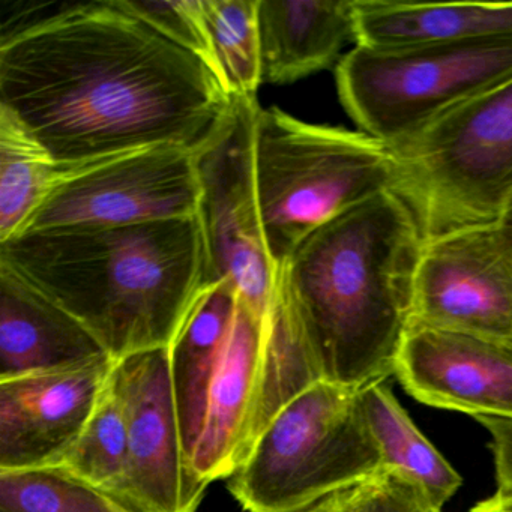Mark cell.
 Returning a JSON list of instances; mask_svg holds the SVG:
<instances>
[{
    "label": "cell",
    "mask_w": 512,
    "mask_h": 512,
    "mask_svg": "<svg viewBox=\"0 0 512 512\" xmlns=\"http://www.w3.org/2000/svg\"><path fill=\"white\" fill-rule=\"evenodd\" d=\"M232 104L206 62L116 0L65 5L0 40V110L64 166L155 146L197 152Z\"/></svg>",
    "instance_id": "cell-1"
},
{
    "label": "cell",
    "mask_w": 512,
    "mask_h": 512,
    "mask_svg": "<svg viewBox=\"0 0 512 512\" xmlns=\"http://www.w3.org/2000/svg\"><path fill=\"white\" fill-rule=\"evenodd\" d=\"M422 247L412 212L388 190L314 230L277 269L320 380L358 391L395 374Z\"/></svg>",
    "instance_id": "cell-2"
},
{
    "label": "cell",
    "mask_w": 512,
    "mask_h": 512,
    "mask_svg": "<svg viewBox=\"0 0 512 512\" xmlns=\"http://www.w3.org/2000/svg\"><path fill=\"white\" fill-rule=\"evenodd\" d=\"M0 263L76 317L116 362L169 347L205 289L196 215L29 230L0 244Z\"/></svg>",
    "instance_id": "cell-3"
},
{
    "label": "cell",
    "mask_w": 512,
    "mask_h": 512,
    "mask_svg": "<svg viewBox=\"0 0 512 512\" xmlns=\"http://www.w3.org/2000/svg\"><path fill=\"white\" fill-rule=\"evenodd\" d=\"M257 199L275 269L308 235L395 182L386 143L346 128L260 109L254 136Z\"/></svg>",
    "instance_id": "cell-4"
},
{
    "label": "cell",
    "mask_w": 512,
    "mask_h": 512,
    "mask_svg": "<svg viewBox=\"0 0 512 512\" xmlns=\"http://www.w3.org/2000/svg\"><path fill=\"white\" fill-rule=\"evenodd\" d=\"M424 242L500 224L512 202V80L388 145Z\"/></svg>",
    "instance_id": "cell-5"
},
{
    "label": "cell",
    "mask_w": 512,
    "mask_h": 512,
    "mask_svg": "<svg viewBox=\"0 0 512 512\" xmlns=\"http://www.w3.org/2000/svg\"><path fill=\"white\" fill-rule=\"evenodd\" d=\"M358 391L314 383L263 428L227 488L247 512H299L382 472Z\"/></svg>",
    "instance_id": "cell-6"
},
{
    "label": "cell",
    "mask_w": 512,
    "mask_h": 512,
    "mask_svg": "<svg viewBox=\"0 0 512 512\" xmlns=\"http://www.w3.org/2000/svg\"><path fill=\"white\" fill-rule=\"evenodd\" d=\"M512 80V37L403 47L355 46L335 68L358 131L395 145L454 107Z\"/></svg>",
    "instance_id": "cell-7"
},
{
    "label": "cell",
    "mask_w": 512,
    "mask_h": 512,
    "mask_svg": "<svg viewBox=\"0 0 512 512\" xmlns=\"http://www.w3.org/2000/svg\"><path fill=\"white\" fill-rule=\"evenodd\" d=\"M262 107L253 97H233L220 130L194 152L199 179L197 220L205 245V287L235 284L241 298L265 317L277 286L257 199L254 136Z\"/></svg>",
    "instance_id": "cell-8"
},
{
    "label": "cell",
    "mask_w": 512,
    "mask_h": 512,
    "mask_svg": "<svg viewBox=\"0 0 512 512\" xmlns=\"http://www.w3.org/2000/svg\"><path fill=\"white\" fill-rule=\"evenodd\" d=\"M199 197L194 152L155 146L74 167L53 185L22 232L190 218Z\"/></svg>",
    "instance_id": "cell-9"
},
{
    "label": "cell",
    "mask_w": 512,
    "mask_h": 512,
    "mask_svg": "<svg viewBox=\"0 0 512 512\" xmlns=\"http://www.w3.org/2000/svg\"><path fill=\"white\" fill-rule=\"evenodd\" d=\"M412 323L512 343V235L502 223L424 242Z\"/></svg>",
    "instance_id": "cell-10"
},
{
    "label": "cell",
    "mask_w": 512,
    "mask_h": 512,
    "mask_svg": "<svg viewBox=\"0 0 512 512\" xmlns=\"http://www.w3.org/2000/svg\"><path fill=\"white\" fill-rule=\"evenodd\" d=\"M113 380L128 422V472L122 499L143 512H197L209 484L185 448L173 394L169 347L116 362Z\"/></svg>",
    "instance_id": "cell-11"
},
{
    "label": "cell",
    "mask_w": 512,
    "mask_h": 512,
    "mask_svg": "<svg viewBox=\"0 0 512 512\" xmlns=\"http://www.w3.org/2000/svg\"><path fill=\"white\" fill-rule=\"evenodd\" d=\"M110 356L0 380V472L56 466L94 415L112 379Z\"/></svg>",
    "instance_id": "cell-12"
},
{
    "label": "cell",
    "mask_w": 512,
    "mask_h": 512,
    "mask_svg": "<svg viewBox=\"0 0 512 512\" xmlns=\"http://www.w3.org/2000/svg\"><path fill=\"white\" fill-rule=\"evenodd\" d=\"M395 376L427 406L512 419V343L410 323Z\"/></svg>",
    "instance_id": "cell-13"
},
{
    "label": "cell",
    "mask_w": 512,
    "mask_h": 512,
    "mask_svg": "<svg viewBox=\"0 0 512 512\" xmlns=\"http://www.w3.org/2000/svg\"><path fill=\"white\" fill-rule=\"evenodd\" d=\"M265 317L239 296L209 389L202 434L191 458L193 469L206 484L229 478L253 445L263 376Z\"/></svg>",
    "instance_id": "cell-14"
},
{
    "label": "cell",
    "mask_w": 512,
    "mask_h": 512,
    "mask_svg": "<svg viewBox=\"0 0 512 512\" xmlns=\"http://www.w3.org/2000/svg\"><path fill=\"white\" fill-rule=\"evenodd\" d=\"M104 356L106 350L76 317L0 263V380Z\"/></svg>",
    "instance_id": "cell-15"
},
{
    "label": "cell",
    "mask_w": 512,
    "mask_h": 512,
    "mask_svg": "<svg viewBox=\"0 0 512 512\" xmlns=\"http://www.w3.org/2000/svg\"><path fill=\"white\" fill-rule=\"evenodd\" d=\"M355 0H259L262 83L287 85L331 68L356 43Z\"/></svg>",
    "instance_id": "cell-16"
},
{
    "label": "cell",
    "mask_w": 512,
    "mask_h": 512,
    "mask_svg": "<svg viewBox=\"0 0 512 512\" xmlns=\"http://www.w3.org/2000/svg\"><path fill=\"white\" fill-rule=\"evenodd\" d=\"M239 296L230 281L205 287L169 346L173 394L190 460L202 434L209 389L232 329Z\"/></svg>",
    "instance_id": "cell-17"
},
{
    "label": "cell",
    "mask_w": 512,
    "mask_h": 512,
    "mask_svg": "<svg viewBox=\"0 0 512 512\" xmlns=\"http://www.w3.org/2000/svg\"><path fill=\"white\" fill-rule=\"evenodd\" d=\"M355 46L403 47L512 37V2L413 4L355 0Z\"/></svg>",
    "instance_id": "cell-18"
},
{
    "label": "cell",
    "mask_w": 512,
    "mask_h": 512,
    "mask_svg": "<svg viewBox=\"0 0 512 512\" xmlns=\"http://www.w3.org/2000/svg\"><path fill=\"white\" fill-rule=\"evenodd\" d=\"M358 401L382 455L383 469L418 485L442 509L463 484L460 473L419 431L386 380L358 389Z\"/></svg>",
    "instance_id": "cell-19"
},
{
    "label": "cell",
    "mask_w": 512,
    "mask_h": 512,
    "mask_svg": "<svg viewBox=\"0 0 512 512\" xmlns=\"http://www.w3.org/2000/svg\"><path fill=\"white\" fill-rule=\"evenodd\" d=\"M73 169L53 161L0 110V244L22 232L53 185Z\"/></svg>",
    "instance_id": "cell-20"
},
{
    "label": "cell",
    "mask_w": 512,
    "mask_h": 512,
    "mask_svg": "<svg viewBox=\"0 0 512 512\" xmlns=\"http://www.w3.org/2000/svg\"><path fill=\"white\" fill-rule=\"evenodd\" d=\"M259 0H203L212 64L227 94L253 97L262 85Z\"/></svg>",
    "instance_id": "cell-21"
},
{
    "label": "cell",
    "mask_w": 512,
    "mask_h": 512,
    "mask_svg": "<svg viewBox=\"0 0 512 512\" xmlns=\"http://www.w3.org/2000/svg\"><path fill=\"white\" fill-rule=\"evenodd\" d=\"M0 512H143L61 466L0 472Z\"/></svg>",
    "instance_id": "cell-22"
},
{
    "label": "cell",
    "mask_w": 512,
    "mask_h": 512,
    "mask_svg": "<svg viewBox=\"0 0 512 512\" xmlns=\"http://www.w3.org/2000/svg\"><path fill=\"white\" fill-rule=\"evenodd\" d=\"M56 466L122 499L128 472V422L113 373L85 430Z\"/></svg>",
    "instance_id": "cell-23"
},
{
    "label": "cell",
    "mask_w": 512,
    "mask_h": 512,
    "mask_svg": "<svg viewBox=\"0 0 512 512\" xmlns=\"http://www.w3.org/2000/svg\"><path fill=\"white\" fill-rule=\"evenodd\" d=\"M116 4L176 46L202 59L214 71L203 0H116Z\"/></svg>",
    "instance_id": "cell-24"
},
{
    "label": "cell",
    "mask_w": 512,
    "mask_h": 512,
    "mask_svg": "<svg viewBox=\"0 0 512 512\" xmlns=\"http://www.w3.org/2000/svg\"><path fill=\"white\" fill-rule=\"evenodd\" d=\"M355 512H442L425 496L424 491L394 470L356 487Z\"/></svg>",
    "instance_id": "cell-25"
},
{
    "label": "cell",
    "mask_w": 512,
    "mask_h": 512,
    "mask_svg": "<svg viewBox=\"0 0 512 512\" xmlns=\"http://www.w3.org/2000/svg\"><path fill=\"white\" fill-rule=\"evenodd\" d=\"M491 436L496 469V496L512 500V419L500 416H473Z\"/></svg>",
    "instance_id": "cell-26"
},
{
    "label": "cell",
    "mask_w": 512,
    "mask_h": 512,
    "mask_svg": "<svg viewBox=\"0 0 512 512\" xmlns=\"http://www.w3.org/2000/svg\"><path fill=\"white\" fill-rule=\"evenodd\" d=\"M356 487L337 491L299 512H355Z\"/></svg>",
    "instance_id": "cell-27"
},
{
    "label": "cell",
    "mask_w": 512,
    "mask_h": 512,
    "mask_svg": "<svg viewBox=\"0 0 512 512\" xmlns=\"http://www.w3.org/2000/svg\"><path fill=\"white\" fill-rule=\"evenodd\" d=\"M469 512H512V500L502 499L494 494L490 499L478 503Z\"/></svg>",
    "instance_id": "cell-28"
},
{
    "label": "cell",
    "mask_w": 512,
    "mask_h": 512,
    "mask_svg": "<svg viewBox=\"0 0 512 512\" xmlns=\"http://www.w3.org/2000/svg\"><path fill=\"white\" fill-rule=\"evenodd\" d=\"M502 224L512 235V202L511 205H509L508 211H506V215L505 218H503Z\"/></svg>",
    "instance_id": "cell-29"
}]
</instances>
